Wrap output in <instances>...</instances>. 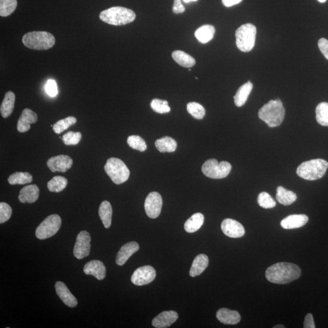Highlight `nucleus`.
Listing matches in <instances>:
<instances>
[{"instance_id": "1", "label": "nucleus", "mask_w": 328, "mask_h": 328, "mask_svg": "<svg viewBox=\"0 0 328 328\" xmlns=\"http://www.w3.org/2000/svg\"><path fill=\"white\" fill-rule=\"evenodd\" d=\"M300 268L290 262H282L271 265L265 272V277L271 283L284 284L299 278Z\"/></svg>"}, {"instance_id": "2", "label": "nucleus", "mask_w": 328, "mask_h": 328, "mask_svg": "<svg viewBox=\"0 0 328 328\" xmlns=\"http://www.w3.org/2000/svg\"><path fill=\"white\" fill-rule=\"evenodd\" d=\"M285 116V109L280 99L271 100L258 112L259 118L271 128L280 126Z\"/></svg>"}, {"instance_id": "3", "label": "nucleus", "mask_w": 328, "mask_h": 328, "mask_svg": "<svg viewBox=\"0 0 328 328\" xmlns=\"http://www.w3.org/2000/svg\"><path fill=\"white\" fill-rule=\"evenodd\" d=\"M136 16L135 13L132 10L120 6L105 10L99 15L101 21L114 26L129 24L136 19Z\"/></svg>"}, {"instance_id": "4", "label": "nucleus", "mask_w": 328, "mask_h": 328, "mask_svg": "<svg viewBox=\"0 0 328 328\" xmlns=\"http://www.w3.org/2000/svg\"><path fill=\"white\" fill-rule=\"evenodd\" d=\"M23 44L26 47L34 50H48L54 47L55 43L54 36L46 31H33L24 35Z\"/></svg>"}, {"instance_id": "5", "label": "nucleus", "mask_w": 328, "mask_h": 328, "mask_svg": "<svg viewBox=\"0 0 328 328\" xmlns=\"http://www.w3.org/2000/svg\"><path fill=\"white\" fill-rule=\"evenodd\" d=\"M328 162L322 159H316L303 162L298 166L297 174L300 178L308 180L320 179L325 175Z\"/></svg>"}, {"instance_id": "6", "label": "nucleus", "mask_w": 328, "mask_h": 328, "mask_svg": "<svg viewBox=\"0 0 328 328\" xmlns=\"http://www.w3.org/2000/svg\"><path fill=\"white\" fill-rule=\"evenodd\" d=\"M257 28L253 24L242 25L235 32L236 45L242 52L251 51L254 48Z\"/></svg>"}, {"instance_id": "7", "label": "nucleus", "mask_w": 328, "mask_h": 328, "mask_svg": "<svg viewBox=\"0 0 328 328\" xmlns=\"http://www.w3.org/2000/svg\"><path fill=\"white\" fill-rule=\"evenodd\" d=\"M104 169L116 184H121L129 178L130 170L122 160L119 159L111 157L108 159Z\"/></svg>"}, {"instance_id": "8", "label": "nucleus", "mask_w": 328, "mask_h": 328, "mask_svg": "<svg viewBox=\"0 0 328 328\" xmlns=\"http://www.w3.org/2000/svg\"><path fill=\"white\" fill-rule=\"evenodd\" d=\"M232 170L231 164L226 161L218 162L215 159L207 160L203 164L202 172L208 178L222 179L229 175Z\"/></svg>"}, {"instance_id": "9", "label": "nucleus", "mask_w": 328, "mask_h": 328, "mask_svg": "<svg viewBox=\"0 0 328 328\" xmlns=\"http://www.w3.org/2000/svg\"><path fill=\"white\" fill-rule=\"evenodd\" d=\"M61 225L60 216L56 214L49 215L36 229V237L42 240L51 238L57 234Z\"/></svg>"}, {"instance_id": "10", "label": "nucleus", "mask_w": 328, "mask_h": 328, "mask_svg": "<svg viewBox=\"0 0 328 328\" xmlns=\"http://www.w3.org/2000/svg\"><path fill=\"white\" fill-rule=\"evenodd\" d=\"M91 240L90 235L87 231H81L78 234L73 251L75 258L81 260L90 255Z\"/></svg>"}, {"instance_id": "11", "label": "nucleus", "mask_w": 328, "mask_h": 328, "mask_svg": "<svg viewBox=\"0 0 328 328\" xmlns=\"http://www.w3.org/2000/svg\"><path fill=\"white\" fill-rule=\"evenodd\" d=\"M156 271L151 265H144L134 272L131 282L136 286H144L152 283L156 278Z\"/></svg>"}, {"instance_id": "12", "label": "nucleus", "mask_w": 328, "mask_h": 328, "mask_svg": "<svg viewBox=\"0 0 328 328\" xmlns=\"http://www.w3.org/2000/svg\"><path fill=\"white\" fill-rule=\"evenodd\" d=\"M162 207V198L157 192H152L147 196L145 201V210L148 216L155 219L160 215Z\"/></svg>"}, {"instance_id": "13", "label": "nucleus", "mask_w": 328, "mask_h": 328, "mask_svg": "<svg viewBox=\"0 0 328 328\" xmlns=\"http://www.w3.org/2000/svg\"><path fill=\"white\" fill-rule=\"evenodd\" d=\"M47 164L52 172L65 173L73 166V160L68 155H61L51 157Z\"/></svg>"}, {"instance_id": "14", "label": "nucleus", "mask_w": 328, "mask_h": 328, "mask_svg": "<svg viewBox=\"0 0 328 328\" xmlns=\"http://www.w3.org/2000/svg\"><path fill=\"white\" fill-rule=\"evenodd\" d=\"M221 229L223 233L230 238H241L245 234L243 226L241 223L232 219H225L221 223Z\"/></svg>"}, {"instance_id": "15", "label": "nucleus", "mask_w": 328, "mask_h": 328, "mask_svg": "<svg viewBox=\"0 0 328 328\" xmlns=\"http://www.w3.org/2000/svg\"><path fill=\"white\" fill-rule=\"evenodd\" d=\"M37 114L29 108H26L19 118L16 126L17 130L20 133L26 132L30 130L31 124L37 122Z\"/></svg>"}, {"instance_id": "16", "label": "nucleus", "mask_w": 328, "mask_h": 328, "mask_svg": "<svg viewBox=\"0 0 328 328\" xmlns=\"http://www.w3.org/2000/svg\"><path fill=\"white\" fill-rule=\"evenodd\" d=\"M178 314L175 311H163L154 318L152 325L157 328L168 327L178 320Z\"/></svg>"}, {"instance_id": "17", "label": "nucleus", "mask_w": 328, "mask_h": 328, "mask_svg": "<svg viewBox=\"0 0 328 328\" xmlns=\"http://www.w3.org/2000/svg\"><path fill=\"white\" fill-rule=\"evenodd\" d=\"M55 291L59 298L68 307L75 308L78 304L76 298L71 293L65 284L61 281H57L55 284Z\"/></svg>"}, {"instance_id": "18", "label": "nucleus", "mask_w": 328, "mask_h": 328, "mask_svg": "<svg viewBox=\"0 0 328 328\" xmlns=\"http://www.w3.org/2000/svg\"><path fill=\"white\" fill-rule=\"evenodd\" d=\"M84 273L93 275L98 280H104L106 277V268L103 262L98 260H93L87 262L84 268Z\"/></svg>"}, {"instance_id": "19", "label": "nucleus", "mask_w": 328, "mask_h": 328, "mask_svg": "<svg viewBox=\"0 0 328 328\" xmlns=\"http://www.w3.org/2000/svg\"><path fill=\"white\" fill-rule=\"evenodd\" d=\"M139 249V245L136 242H130L124 244L117 253L116 260L117 264L119 265L125 264L131 256L138 251Z\"/></svg>"}, {"instance_id": "20", "label": "nucleus", "mask_w": 328, "mask_h": 328, "mask_svg": "<svg viewBox=\"0 0 328 328\" xmlns=\"http://www.w3.org/2000/svg\"><path fill=\"white\" fill-rule=\"evenodd\" d=\"M39 194H40V189L35 184L28 185L24 187L18 195L19 201L22 203H34L38 198Z\"/></svg>"}, {"instance_id": "21", "label": "nucleus", "mask_w": 328, "mask_h": 328, "mask_svg": "<svg viewBox=\"0 0 328 328\" xmlns=\"http://www.w3.org/2000/svg\"><path fill=\"white\" fill-rule=\"evenodd\" d=\"M309 220L306 215H291L281 222V227L284 229H294L303 227Z\"/></svg>"}, {"instance_id": "22", "label": "nucleus", "mask_w": 328, "mask_h": 328, "mask_svg": "<svg viewBox=\"0 0 328 328\" xmlns=\"http://www.w3.org/2000/svg\"><path fill=\"white\" fill-rule=\"evenodd\" d=\"M216 318L225 324H237L241 320V316L238 311L230 310L227 308L219 310L216 313Z\"/></svg>"}, {"instance_id": "23", "label": "nucleus", "mask_w": 328, "mask_h": 328, "mask_svg": "<svg viewBox=\"0 0 328 328\" xmlns=\"http://www.w3.org/2000/svg\"><path fill=\"white\" fill-rule=\"evenodd\" d=\"M209 258L205 254H199L195 258L190 271V275L195 277L201 275L209 265Z\"/></svg>"}, {"instance_id": "24", "label": "nucleus", "mask_w": 328, "mask_h": 328, "mask_svg": "<svg viewBox=\"0 0 328 328\" xmlns=\"http://www.w3.org/2000/svg\"><path fill=\"white\" fill-rule=\"evenodd\" d=\"M253 89V84L251 81H248L239 88L237 93L234 96V101L236 106L241 107L243 106L247 101L249 94Z\"/></svg>"}, {"instance_id": "25", "label": "nucleus", "mask_w": 328, "mask_h": 328, "mask_svg": "<svg viewBox=\"0 0 328 328\" xmlns=\"http://www.w3.org/2000/svg\"><path fill=\"white\" fill-rule=\"evenodd\" d=\"M15 101V94L11 91L7 92L0 107V111L3 117L7 118L11 116L14 109Z\"/></svg>"}, {"instance_id": "26", "label": "nucleus", "mask_w": 328, "mask_h": 328, "mask_svg": "<svg viewBox=\"0 0 328 328\" xmlns=\"http://www.w3.org/2000/svg\"><path fill=\"white\" fill-rule=\"evenodd\" d=\"M215 33V29L213 26L206 25L197 29L195 35L197 40L201 44H205L212 40Z\"/></svg>"}, {"instance_id": "27", "label": "nucleus", "mask_w": 328, "mask_h": 328, "mask_svg": "<svg viewBox=\"0 0 328 328\" xmlns=\"http://www.w3.org/2000/svg\"><path fill=\"white\" fill-rule=\"evenodd\" d=\"M276 199L277 201L284 206H290L296 201L297 195L283 187H278L277 190Z\"/></svg>"}, {"instance_id": "28", "label": "nucleus", "mask_w": 328, "mask_h": 328, "mask_svg": "<svg viewBox=\"0 0 328 328\" xmlns=\"http://www.w3.org/2000/svg\"><path fill=\"white\" fill-rule=\"evenodd\" d=\"M98 215L103 222L104 227L106 229L110 228L113 215L112 207L110 202L105 201L101 202L98 209Z\"/></svg>"}, {"instance_id": "29", "label": "nucleus", "mask_w": 328, "mask_h": 328, "mask_svg": "<svg viewBox=\"0 0 328 328\" xmlns=\"http://www.w3.org/2000/svg\"><path fill=\"white\" fill-rule=\"evenodd\" d=\"M204 221V216L201 213H196L193 215L185 222L184 229L188 233H194L202 227Z\"/></svg>"}, {"instance_id": "30", "label": "nucleus", "mask_w": 328, "mask_h": 328, "mask_svg": "<svg viewBox=\"0 0 328 328\" xmlns=\"http://www.w3.org/2000/svg\"><path fill=\"white\" fill-rule=\"evenodd\" d=\"M155 146L159 152L161 153H172L175 152L177 142L175 139L169 136L157 139L155 142Z\"/></svg>"}, {"instance_id": "31", "label": "nucleus", "mask_w": 328, "mask_h": 328, "mask_svg": "<svg viewBox=\"0 0 328 328\" xmlns=\"http://www.w3.org/2000/svg\"><path fill=\"white\" fill-rule=\"evenodd\" d=\"M172 58L177 64L182 67L191 68L196 64L195 58L182 51H175L172 52Z\"/></svg>"}, {"instance_id": "32", "label": "nucleus", "mask_w": 328, "mask_h": 328, "mask_svg": "<svg viewBox=\"0 0 328 328\" xmlns=\"http://www.w3.org/2000/svg\"><path fill=\"white\" fill-rule=\"evenodd\" d=\"M8 180L11 185H24L32 182L33 178L28 172H15L9 176Z\"/></svg>"}, {"instance_id": "33", "label": "nucleus", "mask_w": 328, "mask_h": 328, "mask_svg": "<svg viewBox=\"0 0 328 328\" xmlns=\"http://www.w3.org/2000/svg\"><path fill=\"white\" fill-rule=\"evenodd\" d=\"M68 180L65 177L56 176L48 182V189L51 192H60L67 188Z\"/></svg>"}, {"instance_id": "34", "label": "nucleus", "mask_w": 328, "mask_h": 328, "mask_svg": "<svg viewBox=\"0 0 328 328\" xmlns=\"http://www.w3.org/2000/svg\"><path fill=\"white\" fill-rule=\"evenodd\" d=\"M316 113L317 122L321 126L328 127V103L321 102L318 105Z\"/></svg>"}, {"instance_id": "35", "label": "nucleus", "mask_w": 328, "mask_h": 328, "mask_svg": "<svg viewBox=\"0 0 328 328\" xmlns=\"http://www.w3.org/2000/svg\"><path fill=\"white\" fill-rule=\"evenodd\" d=\"M17 7L16 0H0V15L5 16L11 15Z\"/></svg>"}, {"instance_id": "36", "label": "nucleus", "mask_w": 328, "mask_h": 328, "mask_svg": "<svg viewBox=\"0 0 328 328\" xmlns=\"http://www.w3.org/2000/svg\"><path fill=\"white\" fill-rule=\"evenodd\" d=\"M76 122V118L73 116H69L64 119L58 120L55 123L53 126V130L55 133L60 134Z\"/></svg>"}, {"instance_id": "37", "label": "nucleus", "mask_w": 328, "mask_h": 328, "mask_svg": "<svg viewBox=\"0 0 328 328\" xmlns=\"http://www.w3.org/2000/svg\"><path fill=\"white\" fill-rule=\"evenodd\" d=\"M187 110L188 113L196 119H202L206 114L205 108L201 104L194 101L188 104Z\"/></svg>"}, {"instance_id": "38", "label": "nucleus", "mask_w": 328, "mask_h": 328, "mask_svg": "<svg viewBox=\"0 0 328 328\" xmlns=\"http://www.w3.org/2000/svg\"><path fill=\"white\" fill-rule=\"evenodd\" d=\"M127 143L131 148L134 150H138L139 152H145L147 150V147L145 141L139 136L133 135L129 136L127 139Z\"/></svg>"}, {"instance_id": "39", "label": "nucleus", "mask_w": 328, "mask_h": 328, "mask_svg": "<svg viewBox=\"0 0 328 328\" xmlns=\"http://www.w3.org/2000/svg\"><path fill=\"white\" fill-rule=\"evenodd\" d=\"M258 203L259 206L264 209H272L276 206V202L266 192L260 193L258 197Z\"/></svg>"}, {"instance_id": "40", "label": "nucleus", "mask_w": 328, "mask_h": 328, "mask_svg": "<svg viewBox=\"0 0 328 328\" xmlns=\"http://www.w3.org/2000/svg\"><path fill=\"white\" fill-rule=\"evenodd\" d=\"M152 110L156 113L159 114L168 113L170 111V108L169 106L168 101L160 99H153L150 104Z\"/></svg>"}, {"instance_id": "41", "label": "nucleus", "mask_w": 328, "mask_h": 328, "mask_svg": "<svg viewBox=\"0 0 328 328\" xmlns=\"http://www.w3.org/2000/svg\"><path fill=\"white\" fill-rule=\"evenodd\" d=\"M81 139V134L80 132H73V131H69L61 137L62 141L67 146L77 145L80 142Z\"/></svg>"}, {"instance_id": "42", "label": "nucleus", "mask_w": 328, "mask_h": 328, "mask_svg": "<svg viewBox=\"0 0 328 328\" xmlns=\"http://www.w3.org/2000/svg\"><path fill=\"white\" fill-rule=\"evenodd\" d=\"M12 210L9 204L6 202L0 203V223L3 224L8 221L11 217Z\"/></svg>"}, {"instance_id": "43", "label": "nucleus", "mask_w": 328, "mask_h": 328, "mask_svg": "<svg viewBox=\"0 0 328 328\" xmlns=\"http://www.w3.org/2000/svg\"><path fill=\"white\" fill-rule=\"evenodd\" d=\"M182 0H174L173 12L176 14H182L186 11L184 6L182 4ZM186 3L192 2H197L198 0H182Z\"/></svg>"}, {"instance_id": "44", "label": "nucleus", "mask_w": 328, "mask_h": 328, "mask_svg": "<svg viewBox=\"0 0 328 328\" xmlns=\"http://www.w3.org/2000/svg\"><path fill=\"white\" fill-rule=\"evenodd\" d=\"M46 91L49 96L55 97L58 93L56 82L54 80H49L46 85Z\"/></svg>"}, {"instance_id": "45", "label": "nucleus", "mask_w": 328, "mask_h": 328, "mask_svg": "<svg viewBox=\"0 0 328 328\" xmlns=\"http://www.w3.org/2000/svg\"><path fill=\"white\" fill-rule=\"evenodd\" d=\"M318 46H319L321 53L328 60V40L326 38H320L318 42Z\"/></svg>"}, {"instance_id": "46", "label": "nucleus", "mask_w": 328, "mask_h": 328, "mask_svg": "<svg viewBox=\"0 0 328 328\" xmlns=\"http://www.w3.org/2000/svg\"><path fill=\"white\" fill-rule=\"evenodd\" d=\"M303 327L304 328L316 327V325H315L314 323L313 314L309 313L306 315V317H305Z\"/></svg>"}, {"instance_id": "47", "label": "nucleus", "mask_w": 328, "mask_h": 328, "mask_svg": "<svg viewBox=\"0 0 328 328\" xmlns=\"http://www.w3.org/2000/svg\"><path fill=\"white\" fill-rule=\"evenodd\" d=\"M242 0H222V4L225 6V7H231V6H235L236 5L240 3Z\"/></svg>"}, {"instance_id": "48", "label": "nucleus", "mask_w": 328, "mask_h": 328, "mask_svg": "<svg viewBox=\"0 0 328 328\" xmlns=\"http://www.w3.org/2000/svg\"><path fill=\"white\" fill-rule=\"evenodd\" d=\"M285 326L283 324H278V325L274 326V328H284Z\"/></svg>"}, {"instance_id": "49", "label": "nucleus", "mask_w": 328, "mask_h": 328, "mask_svg": "<svg viewBox=\"0 0 328 328\" xmlns=\"http://www.w3.org/2000/svg\"><path fill=\"white\" fill-rule=\"evenodd\" d=\"M320 3H324L326 2V0H318Z\"/></svg>"}]
</instances>
